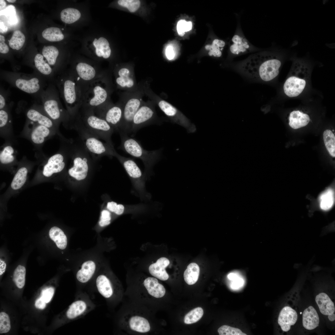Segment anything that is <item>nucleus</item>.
Here are the masks:
<instances>
[{"label":"nucleus","mask_w":335,"mask_h":335,"mask_svg":"<svg viewBox=\"0 0 335 335\" xmlns=\"http://www.w3.org/2000/svg\"><path fill=\"white\" fill-rule=\"evenodd\" d=\"M282 62L275 54L265 52L252 55L238 66L242 74L256 81L268 82L277 76Z\"/></svg>","instance_id":"1"},{"label":"nucleus","mask_w":335,"mask_h":335,"mask_svg":"<svg viewBox=\"0 0 335 335\" xmlns=\"http://www.w3.org/2000/svg\"><path fill=\"white\" fill-rule=\"evenodd\" d=\"M54 83L71 120H74L78 116L82 104L83 94L80 88L71 71L58 74Z\"/></svg>","instance_id":"2"},{"label":"nucleus","mask_w":335,"mask_h":335,"mask_svg":"<svg viewBox=\"0 0 335 335\" xmlns=\"http://www.w3.org/2000/svg\"><path fill=\"white\" fill-rule=\"evenodd\" d=\"M39 101L45 112L55 123L59 126L62 123L65 128L71 129L72 121L62 105L59 92L54 83H48L41 93Z\"/></svg>","instance_id":"3"},{"label":"nucleus","mask_w":335,"mask_h":335,"mask_svg":"<svg viewBox=\"0 0 335 335\" xmlns=\"http://www.w3.org/2000/svg\"><path fill=\"white\" fill-rule=\"evenodd\" d=\"M0 78L12 87L28 94L39 101L40 95L48 84L35 72L31 74L2 71Z\"/></svg>","instance_id":"4"},{"label":"nucleus","mask_w":335,"mask_h":335,"mask_svg":"<svg viewBox=\"0 0 335 335\" xmlns=\"http://www.w3.org/2000/svg\"><path fill=\"white\" fill-rule=\"evenodd\" d=\"M110 76L107 74L91 83L83 95L81 109L91 110L111 100L113 91Z\"/></svg>","instance_id":"5"},{"label":"nucleus","mask_w":335,"mask_h":335,"mask_svg":"<svg viewBox=\"0 0 335 335\" xmlns=\"http://www.w3.org/2000/svg\"><path fill=\"white\" fill-rule=\"evenodd\" d=\"M118 133L121 139L118 149L142 161L145 166V176L146 174L151 173L153 166L161 157V149L147 150L143 148L140 142L136 139L128 136L126 133L122 132Z\"/></svg>","instance_id":"6"},{"label":"nucleus","mask_w":335,"mask_h":335,"mask_svg":"<svg viewBox=\"0 0 335 335\" xmlns=\"http://www.w3.org/2000/svg\"><path fill=\"white\" fill-rule=\"evenodd\" d=\"M72 129L77 131L85 148L93 157L115 156L117 154L114 146L100 141L84 127L77 117L73 122Z\"/></svg>","instance_id":"7"},{"label":"nucleus","mask_w":335,"mask_h":335,"mask_svg":"<svg viewBox=\"0 0 335 335\" xmlns=\"http://www.w3.org/2000/svg\"><path fill=\"white\" fill-rule=\"evenodd\" d=\"M77 117L89 132L114 146L111 137L114 129L106 121L96 115L93 110L81 109Z\"/></svg>","instance_id":"8"},{"label":"nucleus","mask_w":335,"mask_h":335,"mask_svg":"<svg viewBox=\"0 0 335 335\" xmlns=\"http://www.w3.org/2000/svg\"><path fill=\"white\" fill-rule=\"evenodd\" d=\"M144 93L143 90L138 89L133 92H125L120 96L119 100L123 106V114L118 132H122L127 134L131 132L133 117L144 102L142 100Z\"/></svg>","instance_id":"9"},{"label":"nucleus","mask_w":335,"mask_h":335,"mask_svg":"<svg viewBox=\"0 0 335 335\" xmlns=\"http://www.w3.org/2000/svg\"><path fill=\"white\" fill-rule=\"evenodd\" d=\"M144 93L158 105L160 109L171 120L185 128L189 133L196 131L194 125L190 121L175 107L167 101L160 99L149 87L145 85L143 89Z\"/></svg>","instance_id":"10"},{"label":"nucleus","mask_w":335,"mask_h":335,"mask_svg":"<svg viewBox=\"0 0 335 335\" xmlns=\"http://www.w3.org/2000/svg\"><path fill=\"white\" fill-rule=\"evenodd\" d=\"M291 75L287 78L283 86L285 94L293 97L299 96L305 87V78L301 76L308 70L307 66L302 61H294L291 68Z\"/></svg>","instance_id":"11"},{"label":"nucleus","mask_w":335,"mask_h":335,"mask_svg":"<svg viewBox=\"0 0 335 335\" xmlns=\"http://www.w3.org/2000/svg\"><path fill=\"white\" fill-rule=\"evenodd\" d=\"M115 157L122 164L140 198L143 199H149L150 196L145 190V176L143 174L136 163L133 159L123 157L118 153Z\"/></svg>","instance_id":"12"},{"label":"nucleus","mask_w":335,"mask_h":335,"mask_svg":"<svg viewBox=\"0 0 335 335\" xmlns=\"http://www.w3.org/2000/svg\"><path fill=\"white\" fill-rule=\"evenodd\" d=\"M21 134L30 141L35 149L40 152L47 140L55 135H58L57 132L50 128L26 119Z\"/></svg>","instance_id":"13"},{"label":"nucleus","mask_w":335,"mask_h":335,"mask_svg":"<svg viewBox=\"0 0 335 335\" xmlns=\"http://www.w3.org/2000/svg\"><path fill=\"white\" fill-rule=\"evenodd\" d=\"M94 112L96 115L106 121L115 132H118L123 114V104L120 100L115 104L111 100L95 109Z\"/></svg>","instance_id":"14"},{"label":"nucleus","mask_w":335,"mask_h":335,"mask_svg":"<svg viewBox=\"0 0 335 335\" xmlns=\"http://www.w3.org/2000/svg\"><path fill=\"white\" fill-rule=\"evenodd\" d=\"M71 72L80 88L83 95L91 83L107 74L89 63L82 61L77 63L74 69Z\"/></svg>","instance_id":"15"},{"label":"nucleus","mask_w":335,"mask_h":335,"mask_svg":"<svg viewBox=\"0 0 335 335\" xmlns=\"http://www.w3.org/2000/svg\"><path fill=\"white\" fill-rule=\"evenodd\" d=\"M155 103L153 100L144 102L133 117L131 132L135 133L140 128L156 122Z\"/></svg>","instance_id":"16"},{"label":"nucleus","mask_w":335,"mask_h":335,"mask_svg":"<svg viewBox=\"0 0 335 335\" xmlns=\"http://www.w3.org/2000/svg\"><path fill=\"white\" fill-rule=\"evenodd\" d=\"M26 119L45 126L56 132L59 136L60 132L59 125L55 123L47 115L41 105L34 103L25 112Z\"/></svg>","instance_id":"17"},{"label":"nucleus","mask_w":335,"mask_h":335,"mask_svg":"<svg viewBox=\"0 0 335 335\" xmlns=\"http://www.w3.org/2000/svg\"><path fill=\"white\" fill-rule=\"evenodd\" d=\"M115 82L117 88L127 92L138 89L134 73L129 69L122 68L114 73Z\"/></svg>","instance_id":"18"},{"label":"nucleus","mask_w":335,"mask_h":335,"mask_svg":"<svg viewBox=\"0 0 335 335\" xmlns=\"http://www.w3.org/2000/svg\"><path fill=\"white\" fill-rule=\"evenodd\" d=\"M13 105L14 102L11 101L7 107L0 110V136L5 139L6 141L13 143L16 142L13 130L11 112Z\"/></svg>","instance_id":"19"},{"label":"nucleus","mask_w":335,"mask_h":335,"mask_svg":"<svg viewBox=\"0 0 335 335\" xmlns=\"http://www.w3.org/2000/svg\"><path fill=\"white\" fill-rule=\"evenodd\" d=\"M95 284L97 291L105 299L111 300L115 295V286L105 275L101 274L98 275L96 279Z\"/></svg>","instance_id":"20"},{"label":"nucleus","mask_w":335,"mask_h":335,"mask_svg":"<svg viewBox=\"0 0 335 335\" xmlns=\"http://www.w3.org/2000/svg\"><path fill=\"white\" fill-rule=\"evenodd\" d=\"M297 315L296 311L291 307L286 306L281 310L278 318V323L284 332L289 331L291 327L296 322Z\"/></svg>","instance_id":"21"},{"label":"nucleus","mask_w":335,"mask_h":335,"mask_svg":"<svg viewBox=\"0 0 335 335\" xmlns=\"http://www.w3.org/2000/svg\"><path fill=\"white\" fill-rule=\"evenodd\" d=\"M170 263L169 260L165 257H162L156 262L151 264L149 267L150 274L154 277L161 280L168 279L169 275L165 268Z\"/></svg>","instance_id":"22"},{"label":"nucleus","mask_w":335,"mask_h":335,"mask_svg":"<svg viewBox=\"0 0 335 335\" xmlns=\"http://www.w3.org/2000/svg\"><path fill=\"white\" fill-rule=\"evenodd\" d=\"M143 284L148 293L156 298L163 297L166 293V290L162 284H160L157 278L148 277L144 281Z\"/></svg>","instance_id":"23"},{"label":"nucleus","mask_w":335,"mask_h":335,"mask_svg":"<svg viewBox=\"0 0 335 335\" xmlns=\"http://www.w3.org/2000/svg\"><path fill=\"white\" fill-rule=\"evenodd\" d=\"M96 270V265L94 261L90 260L84 262L77 272V279L81 284L87 283L93 275Z\"/></svg>","instance_id":"24"},{"label":"nucleus","mask_w":335,"mask_h":335,"mask_svg":"<svg viewBox=\"0 0 335 335\" xmlns=\"http://www.w3.org/2000/svg\"><path fill=\"white\" fill-rule=\"evenodd\" d=\"M319 318L315 309L310 306L305 309L302 314L303 325L306 329L311 330L317 327L319 324Z\"/></svg>","instance_id":"25"},{"label":"nucleus","mask_w":335,"mask_h":335,"mask_svg":"<svg viewBox=\"0 0 335 335\" xmlns=\"http://www.w3.org/2000/svg\"><path fill=\"white\" fill-rule=\"evenodd\" d=\"M315 301L320 312L323 315H328L334 313V304L326 293H321L317 295Z\"/></svg>","instance_id":"26"},{"label":"nucleus","mask_w":335,"mask_h":335,"mask_svg":"<svg viewBox=\"0 0 335 335\" xmlns=\"http://www.w3.org/2000/svg\"><path fill=\"white\" fill-rule=\"evenodd\" d=\"M130 328L132 330L141 333L150 331L151 326L149 321L144 317L138 316L131 317L128 321Z\"/></svg>","instance_id":"27"},{"label":"nucleus","mask_w":335,"mask_h":335,"mask_svg":"<svg viewBox=\"0 0 335 335\" xmlns=\"http://www.w3.org/2000/svg\"><path fill=\"white\" fill-rule=\"evenodd\" d=\"M289 124L294 129H297L304 127L310 121L309 116L299 110L292 112L290 114Z\"/></svg>","instance_id":"28"},{"label":"nucleus","mask_w":335,"mask_h":335,"mask_svg":"<svg viewBox=\"0 0 335 335\" xmlns=\"http://www.w3.org/2000/svg\"><path fill=\"white\" fill-rule=\"evenodd\" d=\"M11 142L6 141L1 147L0 151V161L2 164H8L14 161L15 159L16 150L12 146Z\"/></svg>","instance_id":"29"},{"label":"nucleus","mask_w":335,"mask_h":335,"mask_svg":"<svg viewBox=\"0 0 335 335\" xmlns=\"http://www.w3.org/2000/svg\"><path fill=\"white\" fill-rule=\"evenodd\" d=\"M233 44L230 47V52L233 54L239 55L243 53L250 47L249 42L245 38L239 35L235 34L233 37Z\"/></svg>","instance_id":"30"},{"label":"nucleus","mask_w":335,"mask_h":335,"mask_svg":"<svg viewBox=\"0 0 335 335\" xmlns=\"http://www.w3.org/2000/svg\"><path fill=\"white\" fill-rule=\"evenodd\" d=\"M49 235L50 239L55 243L58 248L64 249L67 245V238L63 231L56 226L51 228L49 231Z\"/></svg>","instance_id":"31"},{"label":"nucleus","mask_w":335,"mask_h":335,"mask_svg":"<svg viewBox=\"0 0 335 335\" xmlns=\"http://www.w3.org/2000/svg\"><path fill=\"white\" fill-rule=\"evenodd\" d=\"M199 272V267L197 264L195 263L190 264L184 273L185 282L190 285L195 284L198 279Z\"/></svg>","instance_id":"32"},{"label":"nucleus","mask_w":335,"mask_h":335,"mask_svg":"<svg viewBox=\"0 0 335 335\" xmlns=\"http://www.w3.org/2000/svg\"><path fill=\"white\" fill-rule=\"evenodd\" d=\"M334 192L331 189H328L320 196L319 200L321 208L324 211L330 209L334 202Z\"/></svg>","instance_id":"33"},{"label":"nucleus","mask_w":335,"mask_h":335,"mask_svg":"<svg viewBox=\"0 0 335 335\" xmlns=\"http://www.w3.org/2000/svg\"><path fill=\"white\" fill-rule=\"evenodd\" d=\"M42 55L48 64L54 67L57 64L59 52L57 48L53 46H44L42 51Z\"/></svg>","instance_id":"34"},{"label":"nucleus","mask_w":335,"mask_h":335,"mask_svg":"<svg viewBox=\"0 0 335 335\" xmlns=\"http://www.w3.org/2000/svg\"><path fill=\"white\" fill-rule=\"evenodd\" d=\"M81 14L77 9L68 8L65 9L60 13V18L61 20L67 24H72L80 17Z\"/></svg>","instance_id":"35"},{"label":"nucleus","mask_w":335,"mask_h":335,"mask_svg":"<svg viewBox=\"0 0 335 335\" xmlns=\"http://www.w3.org/2000/svg\"><path fill=\"white\" fill-rule=\"evenodd\" d=\"M28 172L27 168L23 167L19 168L16 174L11 183L12 189L17 190L20 189L25 183Z\"/></svg>","instance_id":"36"},{"label":"nucleus","mask_w":335,"mask_h":335,"mask_svg":"<svg viewBox=\"0 0 335 335\" xmlns=\"http://www.w3.org/2000/svg\"><path fill=\"white\" fill-rule=\"evenodd\" d=\"M42 35L43 38L50 42L60 41L64 38V35L60 29L55 27L45 29L42 33Z\"/></svg>","instance_id":"37"},{"label":"nucleus","mask_w":335,"mask_h":335,"mask_svg":"<svg viewBox=\"0 0 335 335\" xmlns=\"http://www.w3.org/2000/svg\"><path fill=\"white\" fill-rule=\"evenodd\" d=\"M323 139L325 147L330 155L335 157V137L330 130H325L323 134Z\"/></svg>","instance_id":"38"},{"label":"nucleus","mask_w":335,"mask_h":335,"mask_svg":"<svg viewBox=\"0 0 335 335\" xmlns=\"http://www.w3.org/2000/svg\"><path fill=\"white\" fill-rule=\"evenodd\" d=\"M25 40L24 34L20 31L17 30L13 32L9 41V45L12 49L18 50L23 46Z\"/></svg>","instance_id":"39"},{"label":"nucleus","mask_w":335,"mask_h":335,"mask_svg":"<svg viewBox=\"0 0 335 335\" xmlns=\"http://www.w3.org/2000/svg\"><path fill=\"white\" fill-rule=\"evenodd\" d=\"M26 269L21 265H18L15 269L13 275V281L17 287L23 288L25 285V280Z\"/></svg>","instance_id":"40"},{"label":"nucleus","mask_w":335,"mask_h":335,"mask_svg":"<svg viewBox=\"0 0 335 335\" xmlns=\"http://www.w3.org/2000/svg\"><path fill=\"white\" fill-rule=\"evenodd\" d=\"M225 42L223 40L218 39L214 40L211 45H207L205 46L207 50H209L208 54L210 56L214 57H220L222 54L221 51L225 46Z\"/></svg>","instance_id":"41"},{"label":"nucleus","mask_w":335,"mask_h":335,"mask_svg":"<svg viewBox=\"0 0 335 335\" xmlns=\"http://www.w3.org/2000/svg\"><path fill=\"white\" fill-rule=\"evenodd\" d=\"M203 314V311L201 307L196 308L189 312L184 318L185 323L190 324L199 321Z\"/></svg>","instance_id":"42"},{"label":"nucleus","mask_w":335,"mask_h":335,"mask_svg":"<svg viewBox=\"0 0 335 335\" xmlns=\"http://www.w3.org/2000/svg\"><path fill=\"white\" fill-rule=\"evenodd\" d=\"M220 335H247L240 329L227 325L220 327L218 329Z\"/></svg>","instance_id":"43"},{"label":"nucleus","mask_w":335,"mask_h":335,"mask_svg":"<svg viewBox=\"0 0 335 335\" xmlns=\"http://www.w3.org/2000/svg\"><path fill=\"white\" fill-rule=\"evenodd\" d=\"M227 277L231 281L230 287L231 288L234 289L239 288L244 284L243 279L241 275L237 273H230L228 275Z\"/></svg>","instance_id":"44"},{"label":"nucleus","mask_w":335,"mask_h":335,"mask_svg":"<svg viewBox=\"0 0 335 335\" xmlns=\"http://www.w3.org/2000/svg\"><path fill=\"white\" fill-rule=\"evenodd\" d=\"M118 3L119 5L127 8L130 12H134L139 8L141 2L138 0H119Z\"/></svg>","instance_id":"45"},{"label":"nucleus","mask_w":335,"mask_h":335,"mask_svg":"<svg viewBox=\"0 0 335 335\" xmlns=\"http://www.w3.org/2000/svg\"><path fill=\"white\" fill-rule=\"evenodd\" d=\"M11 92L9 89H5L0 86V110L4 109L11 103L10 96Z\"/></svg>","instance_id":"46"},{"label":"nucleus","mask_w":335,"mask_h":335,"mask_svg":"<svg viewBox=\"0 0 335 335\" xmlns=\"http://www.w3.org/2000/svg\"><path fill=\"white\" fill-rule=\"evenodd\" d=\"M11 329L10 318L8 315L4 312L0 313V333H6Z\"/></svg>","instance_id":"47"},{"label":"nucleus","mask_w":335,"mask_h":335,"mask_svg":"<svg viewBox=\"0 0 335 335\" xmlns=\"http://www.w3.org/2000/svg\"><path fill=\"white\" fill-rule=\"evenodd\" d=\"M130 206L128 205L127 207L126 208V206L122 204H118L115 202L111 201L107 203V208L111 212L118 215H121L124 212L126 209L128 208Z\"/></svg>","instance_id":"48"},{"label":"nucleus","mask_w":335,"mask_h":335,"mask_svg":"<svg viewBox=\"0 0 335 335\" xmlns=\"http://www.w3.org/2000/svg\"><path fill=\"white\" fill-rule=\"evenodd\" d=\"M192 23L190 21L186 22L185 20H179L177 25V30L178 34L183 36L185 34V32L190 31L191 29Z\"/></svg>","instance_id":"49"},{"label":"nucleus","mask_w":335,"mask_h":335,"mask_svg":"<svg viewBox=\"0 0 335 335\" xmlns=\"http://www.w3.org/2000/svg\"><path fill=\"white\" fill-rule=\"evenodd\" d=\"M111 219V214L107 210H103L101 212L99 225L102 227L107 226L110 224Z\"/></svg>","instance_id":"50"},{"label":"nucleus","mask_w":335,"mask_h":335,"mask_svg":"<svg viewBox=\"0 0 335 335\" xmlns=\"http://www.w3.org/2000/svg\"><path fill=\"white\" fill-rule=\"evenodd\" d=\"M55 292V288L50 287L42 290L41 297L43 299L46 303L50 302Z\"/></svg>","instance_id":"51"},{"label":"nucleus","mask_w":335,"mask_h":335,"mask_svg":"<svg viewBox=\"0 0 335 335\" xmlns=\"http://www.w3.org/2000/svg\"><path fill=\"white\" fill-rule=\"evenodd\" d=\"M93 44L96 49H98L102 51L103 48H106L109 46L108 40L102 37L100 38L98 40L95 38L93 41Z\"/></svg>","instance_id":"52"},{"label":"nucleus","mask_w":335,"mask_h":335,"mask_svg":"<svg viewBox=\"0 0 335 335\" xmlns=\"http://www.w3.org/2000/svg\"><path fill=\"white\" fill-rule=\"evenodd\" d=\"M5 38L4 36L0 35V52L2 54L7 53L9 51V47L5 42Z\"/></svg>","instance_id":"53"},{"label":"nucleus","mask_w":335,"mask_h":335,"mask_svg":"<svg viewBox=\"0 0 335 335\" xmlns=\"http://www.w3.org/2000/svg\"><path fill=\"white\" fill-rule=\"evenodd\" d=\"M3 11V14L8 17L16 15V9L13 5L7 6Z\"/></svg>","instance_id":"54"},{"label":"nucleus","mask_w":335,"mask_h":335,"mask_svg":"<svg viewBox=\"0 0 335 335\" xmlns=\"http://www.w3.org/2000/svg\"><path fill=\"white\" fill-rule=\"evenodd\" d=\"M46 302L41 297L38 299L35 302L36 307L40 309H43L46 307Z\"/></svg>","instance_id":"55"},{"label":"nucleus","mask_w":335,"mask_h":335,"mask_svg":"<svg viewBox=\"0 0 335 335\" xmlns=\"http://www.w3.org/2000/svg\"><path fill=\"white\" fill-rule=\"evenodd\" d=\"M166 55L167 58L169 60L172 59L174 56V53L173 47L169 46L166 50Z\"/></svg>","instance_id":"56"},{"label":"nucleus","mask_w":335,"mask_h":335,"mask_svg":"<svg viewBox=\"0 0 335 335\" xmlns=\"http://www.w3.org/2000/svg\"><path fill=\"white\" fill-rule=\"evenodd\" d=\"M6 264L5 262L2 260L0 259V275H2L4 273L6 270Z\"/></svg>","instance_id":"57"},{"label":"nucleus","mask_w":335,"mask_h":335,"mask_svg":"<svg viewBox=\"0 0 335 335\" xmlns=\"http://www.w3.org/2000/svg\"><path fill=\"white\" fill-rule=\"evenodd\" d=\"M17 22V19L16 15L13 16L8 18V22L11 25L16 24Z\"/></svg>","instance_id":"58"},{"label":"nucleus","mask_w":335,"mask_h":335,"mask_svg":"<svg viewBox=\"0 0 335 335\" xmlns=\"http://www.w3.org/2000/svg\"><path fill=\"white\" fill-rule=\"evenodd\" d=\"M8 30V28L5 25L4 23L0 21V33H4L6 32Z\"/></svg>","instance_id":"59"},{"label":"nucleus","mask_w":335,"mask_h":335,"mask_svg":"<svg viewBox=\"0 0 335 335\" xmlns=\"http://www.w3.org/2000/svg\"><path fill=\"white\" fill-rule=\"evenodd\" d=\"M6 5V3L4 1L2 0H0V8L1 11L5 8Z\"/></svg>","instance_id":"60"},{"label":"nucleus","mask_w":335,"mask_h":335,"mask_svg":"<svg viewBox=\"0 0 335 335\" xmlns=\"http://www.w3.org/2000/svg\"><path fill=\"white\" fill-rule=\"evenodd\" d=\"M328 319L331 321H333L335 319V315L334 313H333L328 315Z\"/></svg>","instance_id":"61"},{"label":"nucleus","mask_w":335,"mask_h":335,"mask_svg":"<svg viewBox=\"0 0 335 335\" xmlns=\"http://www.w3.org/2000/svg\"><path fill=\"white\" fill-rule=\"evenodd\" d=\"M7 1L9 2L14 3L16 1V0H7Z\"/></svg>","instance_id":"62"}]
</instances>
